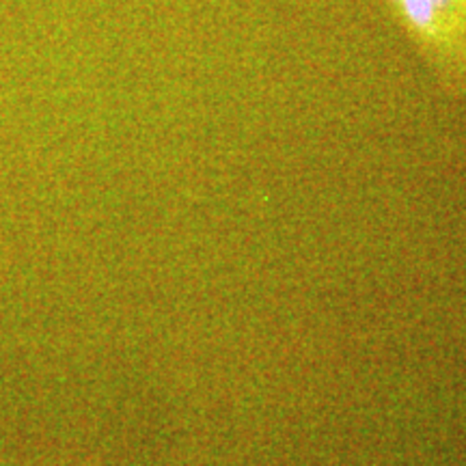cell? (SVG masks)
Here are the masks:
<instances>
[{
    "label": "cell",
    "mask_w": 466,
    "mask_h": 466,
    "mask_svg": "<svg viewBox=\"0 0 466 466\" xmlns=\"http://www.w3.org/2000/svg\"><path fill=\"white\" fill-rule=\"evenodd\" d=\"M442 78L466 91V15L458 0H384Z\"/></svg>",
    "instance_id": "1"
},
{
    "label": "cell",
    "mask_w": 466,
    "mask_h": 466,
    "mask_svg": "<svg viewBox=\"0 0 466 466\" xmlns=\"http://www.w3.org/2000/svg\"><path fill=\"white\" fill-rule=\"evenodd\" d=\"M460 3V7H462V11H464V15H466V0H458Z\"/></svg>",
    "instance_id": "2"
}]
</instances>
